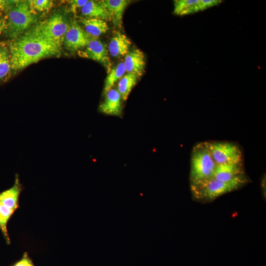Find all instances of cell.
I'll return each instance as SVG.
<instances>
[{
  "instance_id": "10",
  "label": "cell",
  "mask_w": 266,
  "mask_h": 266,
  "mask_svg": "<svg viewBox=\"0 0 266 266\" xmlns=\"http://www.w3.org/2000/svg\"><path fill=\"white\" fill-rule=\"evenodd\" d=\"M104 101L100 105V111L106 115L121 116L122 113L121 96L117 90L112 88L105 95Z\"/></svg>"
},
{
  "instance_id": "20",
  "label": "cell",
  "mask_w": 266,
  "mask_h": 266,
  "mask_svg": "<svg viewBox=\"0 0 266 266\" xmlns=\"http://www.w3.org/2000/svg\"><path fill=\"white\" fill-rule=\"evenodd\" d=\"M9 51L3 44L0 45V81L5 79L11 69Z\"/></svg>"
},
{
  "instance_id": "4",
  "label": "cell",
  "mask_w": 266,
  "mask_h": 266,
  "mask_svg": "<svg viewBox=\"0 0 266 266\" xmlns=\"http://www.w3.org/2000/svg\"><path fill=\"white\" fill-rule=\"evenodd\" d=\"M190 181L196 185L212 177L216 164L208 147L207 141L195 145L191 154Z\"/></svg>"
},
{
  "instance_id": "5",
  "label": "cell",
  "mask_w": 266,
  "mask_h": 266,
  "mask_svg": "<svg viewBox=\"0 0 266 266\" xmlns=\"http://www.w3.org/2000/svg\"><path fill=\"white\" fill-rule=\"evenodd\" d=\"M69 24L63 14L56 13L27 31L62 47Z\"/></svg>"
},
{
  "instance_id": "6",
  "label": "cell",
  "mask_w": 266,
  "mask_h": 266,
  "mask_svg": "<svg viewBox=\"0 0 266 266\" xmlns=\"http://www.w3.org/2000/svg\"><path fill=\"white\" fill-rule=\"evenodd\" d=\"M23 189L18 174L15 175L13 185L0 193V230L7 244L10 240L7 230V224L14 212L19 207V199Z\"/></svg>"
},
{
  "instance_id": "3",
  "label": "cell",
  "mask_w": 266,
  "mask_h": 266,
  "mask_svg": "<svg viewBox=\"0 0 266 266\" xmlns=\"http://www.w3.org/2000/svg\"><path fill=\"white\" fill-rule=\"evenodd\" d=\"M249 181L245 174L228 182L220 181L211 177L199 184L191 185V190L194 198L197 200L210 201L242 187Z\"/></svg>"
},
{
  "instance_id": "11",
  "label": "cell",
  "mask_w": 266,
  "mask_h": 266,
  "mask_svg": "<svg viewBox=\"0 0 266 266\" xmlns=\"http://www.w3.org/2000/svg\"><path fill=\"white\" fill-rule=\"evenodd\" d=\"M124 61L126 72L127 73H133L140 77L144 72L145 57L140 50L135 49L129 51Z\"/></svg>"
},
{
  "instance_id": "21",
  "label": "cell",
  "mask_w": 266,
  "mask_h": 266,
  "mask_svg": "<svg viewBox=\"0 0 266 266\" xmlns=\"http://www.w3.org/2000/svg\"><path fill=\"white\" fill-rule=\"evenodd\" d=\"M27 1L31 8L35 12L49 10L53 5V1L49 0H31Z\"/></svg>"
},
{
  "instance_id": "18",
  "label": "cell",
  "mask_w": 266,
  "mask_h": 266,
  "mask_svg": "<svg viewBox=\"0 0 266 266\" xmlns=\"http://www.w3.org/2000/svg\"><path fill=\"white\" fill-rule=\"evenodd\" d=\"M126 68L123 62H120L111 69L107 76L103 89V94L105 95L107 92L112 88L115 83L125 75Z\"/></svg>"
},
{
  "instance_id": "22",
  "label": "cell",
  "mask_w": 266,
  "mask_h": 266,
  "mask_svg": "<svg viewBox=\"0 0 266 266\" xmlns=\"http://www.w3.org/2000/svg\"><path fill=\"white\" fill-rule=\"evenodd\" d=\"M12 266H35L27 252H25L22 258Z\"/></svg>"
},
{
  "instance_id": "24",
  "label": "cell",
  "mask_w": 266,
  "mask_h": 266,
  "mask_svg": "<svg viewBox=\"0 0 266 266\" xmlns=\"http://www.w3.org/2000/svg\"><path fill=\"white\" fill-rule=\"evenodd\" d=\"M87 1V0H73L69 1L72 9H75L77 7L82 8Z\"/></svg>"
},
{
  "instance_id": "2",
  "label": "cell",
  "mask_w": 266,
  "mask_h": 266,
  "mask_svg": "<svg viewBox=\"0 0 266 266\" xmlns=\"http://www.w3.org/2000/svg\"><path fill=\"white\" fill-rule=\"evenodd\" d=\"M37 21L36 12L27 0L14 1L6 16L4 30L7 36L14 39L26 32Z\"/></svg>"
},
{
  "instance_id": "13",
  "label": "cell",
  "mask_w": 266,
  "mask_h": 266,
  "mask_svg": "<svg viewBox=\"0 0 266 266\" xmlns=\"http://www.w3.org/2000/svg\"><path fill=\"white\" fill-rule=\"evenodd\" d=\"M131 44V40L125 34L117 32L110 39L108 51L113 57L124 56L129 52Z\"/></svg>"
},
{
  "instance_id": "12",
  "label": "cell",
  "mask_w": 266,
  "mask_h": 266,
  "mask_svg": "<svg viewBox=\"0 0 266 266\" xmlns=\"http://www.w3.org/2000/svg\"><path fill=\"white\" fill-rule=\"evenodd\" d=\"M243 163L216 165L212 178L220 181L228 182L244 174Z\"/></svg>"
},
{
  "instance_id": "17",
  "label": "cell",
  "mask_w": 266,
  "mask_h": 266,
  "mask_svg": "<svg viewBox=\"0 0 266 266\" xmlns=\"http://www.w3.org/2000/svg\"><path fill=\"white\" fill-rule=\"evenodd\" d=\"M173 13L184 16L201 11V0H175L173 1Z\"/></svg>"
},
{
  "instance_id": "7",
  "label": "cell",
  "mask_w": 266,
  "mask_h": 266,
  "mask_svg": "<svg viewBox=\"0 0 266 266\" xmlns=\"http://www.w3.org/2000/svg\"><path fill=\"white\" fill-rule=\"evenodd\" d=\"M211 156L217 165L243 163L239 146L229 141H207Z\"/></svg>"
},
{
  "instance_id": "23",
  "label": "cell",
  "mask_w": 266,
  "mask_h": 266,
  "mask_svg": "<svg viewBox=\"0 0 266 266\" xmlns=\"http://www.w3.org/2000/svg\"><path fill=\"white\" fill-rule=\"evenodd\" d=\"M220 0H201V10H205L211 7L217 5L222 2Z\"/></svg>"
},
{
  "instance_id": "14",
  "label": "cell",
  "mask_w": 266,
  "mask_h": 266,
  "mask_svg": "<svg viewBox=\"0 0 266 266\" xmlns=\"http://www.w3.org/2000/svg\"><path fill=\"white\" fill-rule=\"evenodd\" d=\"M106 8L111 17L114 25L120 28L122 25L124 12L130 3L128 0H101Z\"/></svg>"
},
{
  "instance_id": "1",
  "label": "cell",
  "mask_w": 266,
  "mask_h": 266,
  "mask_svg": "<svg viewBox=\"0 0 266 266\" xmlns=\"http://www.w3.org/2000/svg\"><path fill=\"white\" fill-rule=\"evenodd\" d=\"M9 51L11 68L18 71L43 58L59 55L61 47L27 31L12 39Z\"/></svg>"
},
{
  "instance_id": "8",
  "label": "cell",
  "mask_w": 266,
  "mask_h": 266,
  "mask_svg": "<svg viewBox=\"0 0 266 266\" xmlns=\"http://www.w3.org/2000/svg\"><path fill=\"white\" fill-rule=\"evenodd\" d=\"M92 37L74 20L69 24L63 44L68 51L73 53L86 47Z\"/></svg>"
},
{
  "instance_id": "15",
  "label": "cell",
  "mask_w": 266,
  "mask_h": 266,
  "mask_svg": "<svg viewBox=\"0 0 266 266\" xmlns=\"http://www.w3.org/2000/svg\"><path fill=\"white\" fill-rule=\"evenodd\" d=\"M81 12L88 17L98 18L105 22L111 21L110 14L101 0H88L81 8Z\"/></svg>"
},
{
  "instance_id": "16",
  "label": "cell",
  "mask_w": 266,
  "mask_h": 266,
  "mask_svg": "<svg viewBox=\"0 0 266 266\" xmlns=\"http://www.w3.org/2000/svg\"><path fill=\"white\" fill-rule=\"evenodd\" d=\"M85 31L93 37L105 33L108 30L107 22L100 19L86 17L81 19Z\"/></svg>"
},
{
  "instance_id": "19",
  "label": "cell",
  "mask_w": 266,
  "mask_h": 266,
  "mask_svg": "<svg viewBox=\"0 0 266 266\" xmlns=\"http://www.w3.org/2000/svg\"><path fill=\"white\" fill-rule=\"evenodd\" d=\"M138 77L135 74L127 73L120 79L118 84L117 91L124 100L128 99L132 90L137 82Z\"/></svg>"
},
{
  "instance_id": "9",
  "label": "cell",
  "mask_w": 266,
  "mask_h": 266,
  "mask_svg": "<svg viewBox=\"0 0 266 266\" xmlns=\"http://www.w3.org/2000/svg\"><path fill=\"white\" fill-rule=\"evenodd\" d=\"M80 56L96 61L101 64L108 73L111 69V63L106 45L100 40L92 37L85 49L78 52Z\"/></svg>"
},
{
  "instance_id": "25",
  "label": "cell",
  "mask_w": 266,
  "mask_h": 266,
  "mask_svg": "<svg viewBox=\"0 0 266 266\" xmlns=\"http://www.w3.org/2000/svg\"><path fill=\"white\" fill-rule=\"evenodd\" d=\"M6 26V17L0 18V35L4 30Z\"/></svg>"
}]
</instances>
